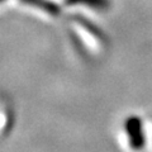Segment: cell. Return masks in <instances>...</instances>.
<instances>
[{"label": "cell", "instance_id": "1", "mask_svg": "<svg viewBox=\"0 0 152 152\" xmlns=\"http://www.w3.org/2000/svg\"><path fill=\"white\" fill-rule=\"evenodd\" d=\"M141 129L140 128V123L137 119H129L128 121V131L133 132V142L132 145L134 147H141L142 145H143V142H141V133H138V131Z\"/></svg>", "mask_w": 152, "mask_h": 152}, {"label": "cell", "instance_id": "2", "mask_svg": "<svg viewBox=\"0 0 152 152\" xmlns=\"http://www.w3.org/2000/svg\"><path fill=\"white\" fill-rule=\"evenodd\" d=\"M75 1H83V3H89V4H91L93 7H100L104 4V0H74V3Z\"/></svg>", "mask_w": 152, "mask_h": 152}]
</instances>
